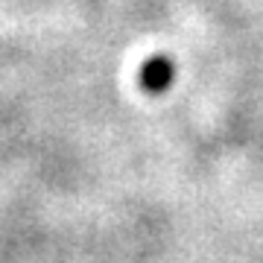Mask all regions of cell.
I'll use <instances>...</instances> for the list:
<instances>
[{"label": "cell", "instance_id": "obj_1", "mask_svg": "<svg viewBox=\"0 0 263 263\" xmlns=\"http://www.w3.org/2000/svg\"><path fill=\"white\" fill-rule=\"evenodd\" d=\"M173 79H176V65L167 56H155L141 67V85L149 94H164V91H170L173 88Z\"/></svg>", "mask_w": 263, "mask_h": 263}]
</instances>
